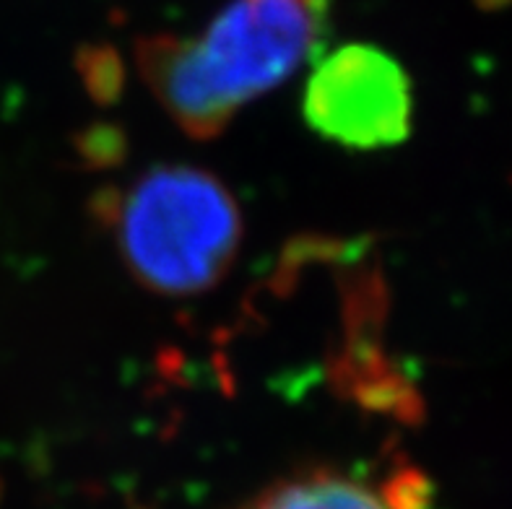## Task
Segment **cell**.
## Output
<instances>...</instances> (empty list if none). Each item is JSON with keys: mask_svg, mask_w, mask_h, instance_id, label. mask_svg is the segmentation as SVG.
<instances>
[{"mask_svg": "<svg viewBox=\"0 0 512 509\" xmlns=\"http://www.w3.org/2000/svg\"><path fill=\"white\" fill-rule=\"evenodd\" d=\"M328 0H232L195 37L141 39L138 68L188 136L211 138L315 55Z\"/></svg>", "mask_w": 512, "mask_h": 509, "instance_id": "6da1fadb", "label": "cell"}, {"mask_svg": "<svg viewBox=\"0 0 512 509\" xmlns=\"http://www.w3.org/2000/svg\"><path fill=\"white\" fill-rule=\"evenodd\" d=\"M110 224L128 271L164 297L203 294L227 276L242 216L214 174L159 167L112 203Z\"/></svg>", "mask_w": 512, "mask_h": 509, "instance_id": "7a4b0ae2", "label": "cell"}, {"mask_svg": "<svg viewBox=\"0 0 512 509\" xmlns=\"http://www.w3.org/2000/svg\"><path fill=\"white\" fill-rule=\"evenodd\" d=\"M305 120L354 151L398 146L411 130V84L398 60L372 45H344L320 60L305 89Z\"/></svg>", "mask_w": 512, "mask_h": 509, "instance_id": "3957f363", "label": "cell"}, {"mask_svg": "<svg viewBox=\"0 0 512 509\" xmlns=\"http://www.w3.org/2000/svg\"><path fill=\"white\" fill-rule=\"evenodd\" d=\"M240 509H429V486L411 468L385 484L315 468L268 486Z\"/></svg>", "mask_w": 512, "mask_h": 509, "instance_id": "277c9868", "label": "cell"}, {"mask_svg": "<svg viewBox=\"0 0 512 509\" xmlns=\"http://www.w3.org/2000/svg\"><path fill=\"white\" fill-rule=\"evenodd\" d=\"M484 6H497V3H505V0H481Z\"/></svg>", "mask_w": 512, "mask_h": 509, "instance_id": "5b68a950", "label": "cell"}]
</instances>
